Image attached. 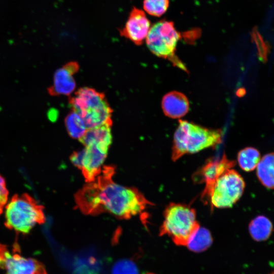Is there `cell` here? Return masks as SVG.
<instances>
[{"label":"cell","mask_w":274,"mask_h":274,"mask_svg":"<svg viewBox=\"0 0 274 274\" xmlns=\"http://www.w3.org/2000/svg\"><path fill=\"white\" fill-rule=\"evenodd\" d=\"M113 166L103 167L95 180L87 184L75 195L77 206L85 215L109 213L128 219L143 212L151 204L138 189L116 183Z\"/></svg>","instance_id":"cell-1"},{"label":"cell","mask_w":274,"mask_h":274,"mask_svg":"<svg viewBox=\"0 0 274 274\" xmlns=\"http://www.w3.org/2000/svg\"><path fill=\"white\" fill-rule=\"evenodd\" d=\"M222 136L220 129H211L180 120L174 134L172 159L175 161L186 154L215 147L221 142Z\"/></svg>","instance_id":"cell-2"},{"label":"cell","mask_w":274,"mask_h":274,"mask_svg":"<svg viewBox=\"0 0 274 274\" xmlns=\"http://www.w3.org/2000/svg\"><path fill=\"white\" fill-rule=\"evenodd\" d=\"M69 97L68 102L72 111L80 116L87 129L105 124L112 125L113 110L104 93L84 87Z\"/></svg>","instance_id":"cell-3"},{"label":"cell","mask_w":274,"mask_h":274,"mask_svg":"<svg viewBox=\"0 0 274 274\" xmlns=\"http://www.w3.org/2000/svg\"><path fill=\"white\" fill-rule=\"evenodd\" d=\"M163 216L159 235H167L178 246H187L200 227L195 210L187 204L170 203Z\"/></svg>","instance_id":"cell-4"},{"label":"cell","mask_w":274,"mask_h":274,"mask_svg":"<svg viewBox=\"0 0 274 274\" xmlns=\"http://www.w3.org/2000/svg\"><path fill=\"white\" fill-rule=\"evenodd\" d=\"M45 220L43 207L28 194L14 195L5 207V224L21 234L28 233Z\"/></svg>","instance_id":"cell-5"},{"label":"cell","mask_w":274,"mask_h":274,"mask_svg":"<svg viewBox=\"0 0 274 274\" xmlns=\"http://www.w3.org/2000/svg\"><path fill=\"white\" fill-rule=\"evenodd\" d=\"M245 187L244 180L240 174L229 168L205 186L201 199L212 209L231 207L242 196Z\"/></svg>","instance_id":"cell-6"},{"label":"cell","mask_w":274,"mask_h":274,"mask_svg":"<svg viewBox=\"0 0 274 274\" xmlns=\"http://www.w3.org/2000/svg\"><path fill=\"white\" fill-rule=\"evenodd\" d=\"M181 35L173 22L161 20L150 29L146 43L150 51L156 56L168 59L175 66L187 72L185 65L175 54L176 46Z\"/></svg>","instance_id":"cell-7"},{"label":"cell","mask_w":274,"mask_h":274,"mask_svg":"<svg viewBox=\"0 0 274 274\" xmlns=\"http://www.w3.org/2000/svg\"><path fill=\"white\" fill-rule=\"evenodd\" d=\"M0 244V268L5 274H47L44 265L39 261L26 258Z\"/></svg>","instance_id":"cell-8"},{"label":"cell","mask_w":274,"mask_h":274,"mask_svg":"<svg viewBox=\"0 0 274 274\" xmlns=\"http://www.w3.org/2000/svg\"><path fill=\"white\" fill-rule=\"evenodd\" d=\"M151 23L142 10L133 7L124 26L119 30L120 35L141 45L146 38L150 29Z\"/></svg>","instance_id":"cell-9"},{"label":"cell","mask_w":274,"mask_h":274,"mask_svg":"<svg viewBox=\"0 0 274 274\" xmlns=\"http://www.w3.org/2000/svg\"><path fill=\"white\" fill-rule=\"evenodd\" d=\"M77 61H70L57 69L54 74L53 83L48 89L51 96H71L76 87L74 75L79 70Z\"/></svg>","instance_id":"cell-10"},{"label":"cell","mask_w":274,"mask_h":274,"mask_svg":"<svg viewBox=\"0 0 274 274\" xmlns=\"http://www.w3.org/2000/svg\"><path fill=\"white\" fill-rule=\"evenodd\" d=\"M108 150L98 145L85 146L80 170L87 183L94 181L100 174Z\"/></svg>","instance_id":"cell-11"},{"label":"cell","mask_w":274,"mask_h":274,"mask_svg":"<svg viewBox=\"0 0 274 274\" xmlns=\"http://www.w3.org/2000/svg\"><path fill=\"white\" fill-rule=\"evenodd\" d=\"M235 164L234 161L229 160L224 154L221 158L208 160L195 173L193 179L196 183H204L205 186H208L227 169L233 167Z\"/></svg>","instance_id":"cell-12"},{"label":"cell","mask_w":274,"mask_h":274,"mask_svg":"<svg viewBox=\"0 0 274 274\" xmlns=\"http://www.w3.org/2000/svg\"><path fill=\"white\" fill-rule=\"evenodd\" d=\"M189 104L187 97L178 91L166 94L162 100V108L166 116L179 118L185 115L189 110Z\"/></svg>","instance_id":"cell-13"},{"label":"cell","mask_w":274,"mask_h":274,"mask_svg":"<svg viewBox=\"0 0 274 274\" xmlns=\"http://www.w3.org/2000/svg\"><path fill=\"white\" fill-rule=\"evenodd\" d=\"M111 126L102 125L88 128L79 141L85 147L90 145H98L109 149L112 142Z\"/></svg>","instance_id":"cell-14"},{"label":"cell","mask_w":274,"mask_h":274,"mask_svg":"<svg viewBox=\"0 0 274 274\" xmlns=\"http://www.w3.org/2000/svg\"><path fill=\"white\" fill-rule=\"evenodd\" d=\"M256 174L265 187L274 189V153L266 154L260 159L256 167Z\"/></svg>","instance_id":"cell-15"},{"label":"cell","mask_w":274,"mask_h":274,"mask_svg":"<svg viewBox=\"0 0 274 274\" xmlns=\"http://www.w3.org/2000/svg\"><path fill=\"white\" fill-rule=\"evenodd\" d=\"M272 228L270 221L261 215L252 220L249 225V230L252 237L258 242L267 239L272 232Z\"/></svg>","instance_id":"cell-16"},{"label":"cell","mask_w":274,"mask_h":274,"mask_svg":"<svg viewBox=\"0 0 274 274\" xmlns=\"http://www.w3.org/2000/svg\"><path fill=\"white\" fill-rule=\"evenodd\" d=\"M64 123L68 135L73 139L79 140L87 129L83 120L74 111L67 115Z\"/></svg>","instance_id":"cell-17"},{"label":"cell","mask_w":274,"mask_h":274,"mask_svg":"<svg viewBox=\"0 0 274 274\" xmlns=\"http://www.w3.org/2000/svg\"><path fill=\"white\" fill-rule=\"evenodd\" d=\"M259 151L252 147L241 150L237 155V161L241 168L246 172L252 171L256 168L260 160Z\"/></svg>","instance_id":"cell-18"},{"label":"cell","mask_w":274,"mask_h":274,"mask_svg":"<svg viewBox=\"0 0 274 274\" xmlns=\"http://www.w3.org/2000/svg\"><path fill=\"white\" fill-rule=\"evenodd\" d=\"M212 241L210 232L204 227H199L186 246L192 251L200 252L209 248Z\"/></svg>","instance_id":"cell-19"},{"label":"cell","mask_w":274,"mask_h":274,"mask_svg":"<svg viewBox=\"0 0 274 274\" xmlns=\"http://www.w3.org/2000/svg\"><path fill=\"white\" fill-rule=\"evenodd\" d=\"M169 0H144L143 8L149 15L160 17L167 10Z\"/></svg>","instance_id":"cell-20"},{"label":"cell","mask_w":274,"mask_h":274,"mask_svg":"<svg viewBox=\"0 0 274 274\" xmlns=\"http://www.w3.org/2000/svg\"><path fill=\"white\" fill-rule=\"evenodd\" d=\"M112 274H138V269L133 262L130 260H121L114 265Z\"/></svg>","instance_id":"cell-21"},{"label":"cell","mask_w":274,"mask_h":274,"mask_svg":"<svg viewBox=\"0 0 274 274\" xmlns=\"http://www.w3.org/2000/svg\"><path fill=\"white\" fill-rule=\"evenodd\" d=\"M8 191L4 178L0 175V215L7 203Z\"/></svg>","instance_id":"cell-22"},{"label":"cell","mask_w":274,"mask_h":274,"mask_svg":"<svg viewBox=\"0 0 274 274\" xmlns=\"http://www.w3.org/2000/svg\"><path fill=\"white\" fill-rule=\"evenodd\" d=\"M83 154L84 149L79 151H74L70 156L71 162L79 169L81 168Z\"/></svg>","instance_id":"cell-23"},{"label":"cell","mask_w":274,"mask_h":274,"mask_svg":"<svg viewBox=\"0 0 274 274\" xmlns=\"http://www.w3.org/2000/svg\"><path fill=\"white\" fill-rule=\"evenodd\" d=\"M199 30H192L187 32L184 33V38L187 43H191L199 37Z\"/></svg>","instance_id":"cell-24"},{"label":"cell","mask_w":274,"mask_h":274,"mask_svg":"<svg viewBox=\"0 0 274 274\" xmlns=\"http://www.w3.org/2000/svg\"><path fill=\"white\" fill-rule=\"evenodd\" d=\"M145 274H154L153 273H150V272H148V273H145Z\"/></svg>","instance_id":"cell-25"},{"label":"cell","mask_w":274,"mask_h":274,"mask_svg":"<svg viewBox=\"0 0 274 274\" xmlns=\"http://www.w3.org/2000/svg\"><path fill=\"white\" fill-rule=\"evenodd\" d=\"M271 274H274V272H273V273H271Z\"/></svg>","instance_id":"cell-26"}]
</instances>
